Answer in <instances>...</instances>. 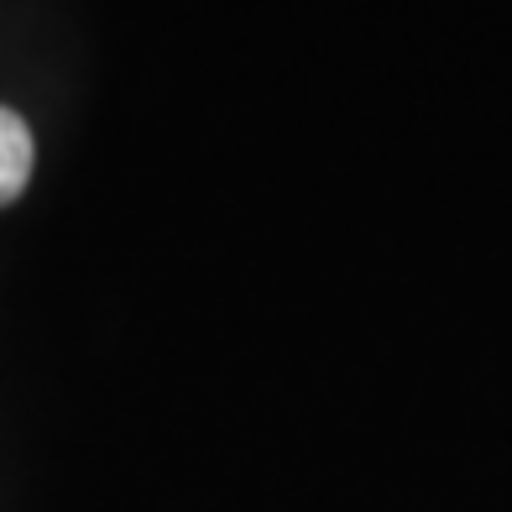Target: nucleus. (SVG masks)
Segmentation results:
<instances>
[{"mask_svg":"<svg viewBox=\"0 0 512 512\" xmlns=\"http://www.w3.org/2000/svg\"><path fill=\"white\" fill-rule=\"evenodd\" d=\"M32 162H37L32 126L21 121L16 110L0 105V204H11L32 183Z\"/></svg>","mask_w":512,"mask_h":512,"instance_id":"1","label":"nucleus"}]
</instances>
